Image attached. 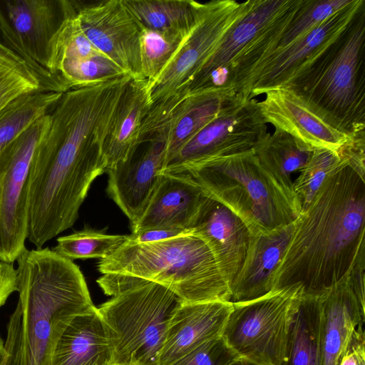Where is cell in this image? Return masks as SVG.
I'll use <instances>...</instances> for the list:
<instances>
[{
    "mask_svg": "<svg viewBox=\"0 0 365 365\" xmlns=\"http://www.w3.org/2000/svg\"><path fill=\"white\" fill-rule=\"evenodd\" d=\"M131 79L71 89L49 113L28 185L27 240L36 249L74 225L91 185L106 172L104 142Z\"/></svg>",
    "mask_w": 365,
    "mask_h": 365,
    "instance_id": "obj_1",
    "label": "cell"
},
{
    "mask_svg": "<svg viewBox=\"0 0 365 365\" xmlns=\"http://www.w3.org/2000/svg\"><path fill=\"white\" fill-rule=\"evenodd\" d=\"M364 232L365 180L343 160L295 220L272 290L301 284L303 295H320L365 253Z\"/></svg>",
    "mask_w": 365,
    "mask_h": 365,
    "instance_id": "obj_2",
    "label": "cell"
},
{
    "mask_svg": "<svg viewBox=\"0 0 365 365\" xmlns=\"http://www.w3.org/2000/svg\"><path fill=\"white\" fill-rule=\"evenodd\" d=\"M16 261L19 300L6 326L4 365H51L71 321L96 307L72 260L46 247L26 248Z\"/></svg>",
    "mask_w": 365,
    "mask_h": 365,
    "instance_id": "obj_3",
    "label": "cell"
},
{
    "mask_svg": "<svg viewBox=\"0 0 365 365\" xmlns=\"http://www.w3.org/2000/svg\"><path fill=\"white\" fill-rule=\"evenodd\" d=\"M97 282L115 296L145 282L165 286L182 302L230 301L229 285L207 245L192 232L148 243L128 240L98 263Z\"/></svg>",
    "mask_w": 365,
    "mask_h": 365,
    "instance_id": "obj_4",
    "label": "cell"
},
{
    "mask_svg": "<svg viewBox=\"0 0 365 365\" xmlns=\"http://www.w3.org/2000/svg\"><path fill=\"white\" fill-rule=\"evenodd\" d=\"M286 87L347 136L365 130V4L344 32Z\"/></svg>",
    "mask_w": 365,
    "mask_h": 365,
    "instance_id": "obj_5",
    "label": "cell"
},
{
    "mask_svg": "<svg viewBox=\"0 0 365 365\" xmlns=\"http://www.w3.org/2000/svg\"><path fill=\"white\" fill-rule=\"evenodd\" d=\"M185 173L207 196L236 214L252 235L288 225L302 211L300 200L282 187L254 150L207 160Z\"/></svg>",
    "mask_w": 365,
    "mask_h": 365,
    "instance_id": "obj_6",
    "label": "cell"
},
{
    "mask_svg": "<svg viewBox=\"0 0 365 365\" xmlns=\"http://www.w3.org/2000/svg\"><path fill=\"white\" fill-rule=\"evenodd\" d=\"M182 301L160 284L145 282L98 309L108 328L115 365H158L170 321Z\"/></svg>",
    "mask_w": 365,
    "mask_h": 365,
    "instance_id": "obj_7",
    "label": "cell"
},
{
    "mask_svg": "<svg viewBox=\"0 0 365 365\" xmlns=\"http://www.w3.org/2000/svg\"><path fill=\"white\" fill-rule=\"evenodd\" d=\"M302 296V285L294 284L254 299L232 302L221 335L241 358L260 365H282Z\"/></svg>",
    "mask_w": 365,
    "mask_h": 365,
    "instance_id": "obj_8",
    "label": "cell"
},
{
    "mask_svg": "<svg viewBox=\"0 0 365 365\" xmlns=\"http://www.w3.org/2000/svg\"><path fill=\"white\" fill-rule=\"evenodd\" d=\"M76 11L68 0H0V40L21 57L43 91L70 89L49 71L51 45L64 20Z\"/></svg>",
    "mask_w": 365,
    "mask_h": 365,
    "instance_id": "obj_9",
    "label": "cell"
},
{
    "mask_svg": "<svg viewBox=\"0 0 365 365\" xmlns=\"http://www.w3.org/2000/svg\"><path fill=\"white\" fill-rule=\"evenodd\" d=\"M254 2H199L193 26L158 77L150 84L153 105L163 101L178 103L187 96V88L194 76L227 31L249 11Z\"/></svg>",
    "mask_w": 365,
    "mask_h": 365,
    "instance_id": "obj_10",
    "label": "cell"
},
{
    "mask_svg": "<svg viewBox=\"0 0 365 365\" xmlns=\"http://www.w3.org/2000/svg\"><path fill=\"white\" fill-rule=\"evenodd\" d=\"M49 120L38 119L0 153V262L13 264L26 249L30 167Z\"/></svg>",
    "mask_w": 365,
    "mask_h": 365,
    "instance_id": "obj_11",
    "label": "cell"
},
{
    "mask_svg": "<svg viewBox=\"0 0 365 365\" xmlns=\"http://www.w3.org/2000/svg\"><path fill=\"white\" fill-rule=\"evenodd\" d=\"M257 102L240 97L223 108L166 163L163 174H184L207 160L254 150L267 133Z\"/></svg>",
    "mask_w": 365,
    "mask_h": 365,
    "instance_id": "obj_12",
    "label": "cell"
},
{
    "mask_svg": "<svg viewBox=\"0 0 365 365\" xmlns=\"http://www.w3.org/2000/svg\"><path fill=\"white\" fill-rule=\"evenodd\" d=\"M364 0L352 1L290 43L277 47L245 80L240 95L252 99L267 91L287 86L307 70L352 21Z\"/></svg>",
    "mask_w": 365,
    "mask_h": 365,
    "instance_id": "obj_13",
    "label": "cell"
},
{
    "mask_svg": "<svg viewBox=\"0 0 365 365\" xmlns=\"http://www.w3.org/2000/svg\"><path fill=\"white\" fill-rule=\"evenodd\" d=\"M80 26L90 42L133 79L143 78L140 38L143 27L123 0L88 4L76 1Z\"/></svg>",
    "mask_w": 365,
    "mask_h": 365,
    "instance_id": "obj_14",
    "label": "cell"
},
{
    "mask_svg": "<svg viewBox=\"0 0 365 365\" xmlns=\"http://www.w3.org/2000/svg\"><path fill=\"white\" fill-rule=\"evenodd\" d=\"M166 135H155L135 145L126 158L106 170L107 193L133 225L157 188L165 164Z\"/></svg>",
    "mask_w": 365,
    "mask_h": 365,
    "instance_id": "obj_15",
    "label": "cell"
},
{
    "mask_svg": "<svg viewBox=\"0 0 365 365\" xmlns=\"http://www.w3.org/2000/svg\"><path fill=\"white\" fill-rule=\"evenodd\" d=\"M296 0H255L252 8L227 31L221 42L188 85L196 90L232 89L229 70L240 53ZM234 91V90H233Z\"/></svg>",
    "mask_w": 365,
    "mask_h": 365,
    "instance_id": "obj_16",
    "label": "cell"
},
{
    "mask_svg": "<svg viewBox=\"0 0 365 365\" xmlns=\"http://www.w3.org/2000/svg\"><path fill=\"white\" fill-rule=\"evenodd\" d=\"M264 94L257 105L266 123L313 148L337 151L346 140L345 133L327 123L292 89L279 87Z\"/></svg>",
    "mask_w": 365,
    "mask_h": 365,
    "instance_id": "obj_17",
    "label": "cell"
},
{
    "mask_svg": "<svg viewBox=\"0 0 365 365\" xmlns=\"http://www.w3.org/2000/svg\"><path fill=\"white\" fill-rule=\"evenodd\" d=\"M212 252L229 287L244 262L251 233L232 211L207 195L190 227Z\"/></svg>",
    "mask_w": 365,
    "mask_h": 365,
    "instance_id": "obj_18",
    "label": "cell"
},
{
    "mask_svg": "<svg viewBox=\"0 0 365 365\" xmlns=\"http://www.w3.org/2000/svg\"><path fill=\"white\" fill-rule=\"evenodd\" d=\"M318 298L322 365H339L355 331L364 325L365 303L356 295L346 275Z\"/></svg>",
    "mask_w": 365,
    "mask_h": 365,
    "instance_id": "obj_19",
    "label": "cell"
},
{
    "mask_svg": "<svg viewBox=\"0 0 365 365\" xmlns=\"http://www.w3.org/2000/svg\"><path fill=\"white\" fill-rule=\"evenodd\" d=\"M232 309L230 301L182 302L170 321L158 365H170L205 341L221 335Z\"/></svg>",
    "mask_w": 365,
    "mask_h": 365,
    "instance_id": "obj_20",
    "label": "cell"
},
{
    "mask_svg": "<svg viewBox=\"0 0 365 365\" xmlns=\"http://www.w3.org/2000/svg\"><path fill=\"white\" fill-rule=\"evenodd\" d=\"M207 195L189 174H163L132 233L152 228L190 230Z\"/></svg>",
    "mask_w": 365,
    "mask_h": 365,
    "instance_id": "obj_21",
    "label": "cell"
},
{
    "mask_svg": "<svg viewBox=\"0 0 365 365\" xmlns=\"http://www.w3.org/2000/svg\"><path fill=\"white\" fill-rule=\"evenodd\" d=\"M294 221L267 234L251 235L244 262L230 286V302L254 299L272 290L273 275L293 234Z\"/></svg>",
    "mask_w": 365,
    "mask_h": 365,
    "instance_id": "obj_22",
    "label": "cell"
},
{
    "mask_svg": "<svg viewBox=\"0 0 365 365\" xmlns=\"http://www.w3.org/2000/svg\"><path fill=\"white\" fill-rule=\"evenodd\" d=\"M240 97L242 96L231 89L210 88L190 93L177 104L148 137L160 133L166 135L165 165L223 108Z\"/></svg>",
    "mask_w": 365,
    "mask_h": 365,
    "instance_id": "obj_23",
    "label": "cell"
},
{
    "mask_svg": "<svg viewBox=\"0 0 365 365\" xmlns=\"http://www.w3.org/2000/svg\"><path fill=\"white\" fill-rule=\"evenodd\" d=\"M51 365H114L110 332L97 307L71 321L54 347Z\"/></svg>",
    "mask_w": 365,
    "mask_h": 365,
    "instance_id": "obj_24",
    "label": "cell"
},
{
    "mask_svg": "<svg viewBox=\"0 0 365 365\" xmlns=\"http://www.w3.org/2000/svg\"><path fill=\"white\" fill-rule=\"evenodd\" d=\"M152 105L148 81L132 78L118 101L104 142L106 170L124 160L138 144Z\"/></svg>",
    "mask_w": 365,
    "mask_h": 365,
    "instance_id": "obj_25",
    "label": "cell"
},
{
    "mask_svg": "<svg viewBox=\"0 0 365 365\" xmlns=\"http://www.w3.org/2000/svg\"><path fill=\"white\" fill-rule=\"evenodd\" d=\"M313 149L299 138L275 128L272 134L267 133L257 143L254 152L282 187L298 198L294 192L292 175L304 168Z\"/></svg>",
    "mask_w": 365,
    "mask_h": 365,
    "instance_id": "obj_26",
    "label": "cell"
},
{
    "mask_svg": "<svg viewBox=\"0 0 365 365\" xmlns=\"http://www.w3.org/2000/svg\"><path fill=\"white\" fill-rule=\"evenodd\" d=\"M318 296L303 295L294 314L282 365H322Z\"/></svg>",
    "mask_w": 365,
    "mask_h": 365,
    "instance_id": "obj_27",
    "label": "cell"
},
{
    "mask_svg": "<svg viewBox=\"0 0 365 365\" xmlns=\"http://www.w3.org/2000/svg\"><path fill=\"white\" fill-rule=\"evenodd\" d=\"M142 27L158 31L189 33L197 15L192 0H123Z\"/></svg>",
    "mask_w": 365,
    "mask_h": 365,
    "instance_id": "obj_28",
    "label": "cell"
},
{
    "mask_svg": "<svg viewBox=\"0 0 365 365\" xmlns=\"http://www.w3.org/2000/svg\"><path fill=\"white\" fill-rule=\"evenodd\" d=\"M63 93L37 91L22 95L0 111V153L26 129L49 114Z\"/></svg>",
    "mask_w": 365,
    "mask_h": 365,
    "instance_id": "obj_29",
    "label": "cell"
},
{
    "mask_svg": "<svg viewBox=\"0 0 365 365\" xmlns=\"http://www.w3.org/2000/svg\"><path fill=\"white\" fill-rule=\"evenodd\" d=\"M128 239V235H108L88 228L58 237L53 250L72 261L104 259L114 253Z\"/></svg>",
    "mask_w": 365,
    "mask_h": 365,
    "instance_id": "obj_30",
    "label": "cell"
},
{
    "mask_svg": "<svg viewBox=\"0 0 365 365\" xmlns=\"http://www.w3.org/2000/svg\"><path fill=\"white\" fill-rule=\"evenodd\" d=\"M188 34V33H187ZM187 34L158 31L143 27L140 62L143 78L153 83L170 61Z\"/></svg>",
    "mask_w": 365,
    "mask_h": 365,
    "instance_id": "obj_31",
    "label": "cell"
},
{
    "mask_svg": "<svg viewBox=\"0 0 365 365\" xmlns=\"http://www.w3.org/2000/svg\"><path fill=\"white\" fill-rule=\"evenodd\" d=\"M99 54L103 53L93 46L83 33L76 11L64 20L52 41L49 71L54 76H61L58 70L63 61Z\"/></svg>",
    "mask_w": 365,
    "mask_h": 365,
    "instance_id": "obj_32",
    "label": "cell"
},
{
    "mask_svg": "<svg viewBox=\"0 0 365 365\" xmlns=\"http://www.w3.org/2000/svg\"><path fill=\"white\" fill-rule=\"evenodd\" d=\"M58 73L71 89L108 82L129 75L103 54L66 60L61 63Z\"/></svg>",
    "mask_w": 365,
    "mask_h": 365,
    "instance_id": "obj_33",
    "label": "cell"
},
{
    "mask_svg": "<svg viewBox=\"0 0 365 365\" xmlns=\"http://www.w3.org/2000/svg\"><path fill=\"white\" fill-rule=\"evenodd\" d=\"M342 163L337 151L314 148L307 163L293 182L294 192L302 203V210L310 204L326 179Z\"/></svg>",
    "mask_w": 365,
    "mask_h": 365,
    "instance_id": "obj_34",
    "label": "cell"
},
{
    "mask_svg": "<svg viewBox=\"0 0 365 365\" xmlns=\"http://www.w3.org/2000/svg\"><path fill=\"white\" fill-rule=\"evenodd\" d=\"M352 0H302L277 47L284 46L349 5Z\"/></svg>",
    "mask_w": 365,
    "mask_h": 365,
    "instance_id": "obj_35",
    "label": "cell"
},
{
    "mask_svg": "<svg viewBox=\"0 0 365 365\" xmlns=\"http://www.w3.org/2000/svg\"><path fill=\"white\" fill-rule=\"evenodd\" d=\"M42 91L32 71L0 53V111L18 97Z\"/></svg>",
    "mask_w": 365,
    "mask_h": 365,
    "instance_id": "obj_36",
    "label": "cell"
},
{
    "mask_svg": "<svg viewBox=\"0 0 365 365\" xmlns=\"http://www.w3.org/2000/svg\"><path fill=\"white\" fill-rule=\"evenodd\" d=\"M239 357L220 335L198 345L170 365H229Z\"/></svg>",
    "mask_w": 365,
    "mask_h": 365,
    "instance_id": "obj_37",
    "label": "cell"
},
{
    "mask_svg": "<svg viewBox=\"0 0 365 365\" xmlns=\"http://www.w3.org/2000/svg\"><path fill=\"white\" fill-rule=\"evenodd\" d=\"M365 130L349 135L345 143L337 150L341 159L344 160L362 179L365 180Z\"/></svg>",
    "mask_w": 365,
    "mask_h": 365,
    "instance_id": "obj_38",
    "label": "cell"
},
{
    "mask_svg": "<svg viewBox=\"0 0 365 365\" xmlns=\"http://www.w3.org/2000/svg\"><path fill=\"white\" fill-rule=\"evenodd\" d=\"M190 232L191 230L152 228L131 233L128 237L131 241L148 243L163 241Z\"/></svg>",
    "mask_w": 365,
    "mask_h": 365,
    "instance_id": "obj_39",
    "label": "cell"
},
{
    "mask_svg": "<svg viewBox=\"0 0 365 365\" xmlns=\"http://www.w3.org/2000/svg\"><path fill=\"white\" fill-rule=\"evenodd\" d=\"M17 292V271L13 264L0 262V307Z\"/></svg>",
    "mask_w": 365,
    "mask_h": 365,
    "instance_id": "obj_40",
    "label": "cell"
},
{
    "mask_svg": "<svg viewBox=\"0 0 365 365\" xmlns=\"http://www.w3.org/2000/svg\"><path fill=\"white\" fill-rule=\"evenodd\" d=\"M0 53L4 55L5 57H6L7 58H9L13 61H15V62L22 64V65L27 66L26 62L21 57H19L14 51H12L7 46H6L1 40H0Z\"/></svg>",
    "mask_w": 365,
    "mask_h": 365,
    "instance_id": "obj_41",
    "label": "cell"
},
{
    "mask_svg": "<svg viewBox=\"0 0 365 365\" xmlns=\"http://www.w3.org/2000/svg\"><path fill=\"white\" fill-rule=\"evenodd\" d=\"M7 354L4 348V342L0 335V365H4Z\"/></svg>",
    "mask_w": 365,
    "mask_h": 365,
    "instance_id": "obj_42",
    "label": "cell"
},
{
    "mask_svg": "<svg viewBox=\"0 0 365 365\" xmlns=\"http://www.w3.org/2000/svg\"><path fill=\"white\" fill-rule=\"evenodd\" d=\"M229 365H260L256 363H254L251 361H249L246 359L239 357L232 361Z\"/></svg>",
    "mask_w": 365,
    "mask_h": 365,
    "instance_id": "obj_43",
    "label": "cell"
},
{
    "mask_svg": "<svg viewBox=\"0 0 365 365\" xmlns=\"http://www.w3.org/2000/svg\"><path fill=\"white\" fill-rule=\"evenodd\" d=\"M359 365H365V361H364V362L361 363Z\"/></svg>",
    "mask_w": 365,
    "mask_h": 365,
    "instance_id": "obj_44",
    "label": "cell"
},
{
    "mask_svg": "<svg viewBox=\"0 0 365 365\" xmlns=\"http://www.w3.org/2000/svg\"><path fill=\"white\" fill-rule=\"evenodd\" d=\"M129 365H135V364H129Z\"/></svg>",
    "mask_w": 365,
    "mask_h": 365,
    "instance_id": "obj_45",
    "label": "cell"
},
{
    "mask_svg": "<svg viewBox=\"0 0 365 365\" xmlns=\"http://www.w3.org/2000/svg\"><path fill=\"white\" fill-rule=\"evenodd\" d=\"M114 365H115V364H114Z\"/></svg>",
    "mask_w": 365,
    "mask_h": 365,
    "instance_id": "obj_46",
    "label": "cell"
}]
</instances>
